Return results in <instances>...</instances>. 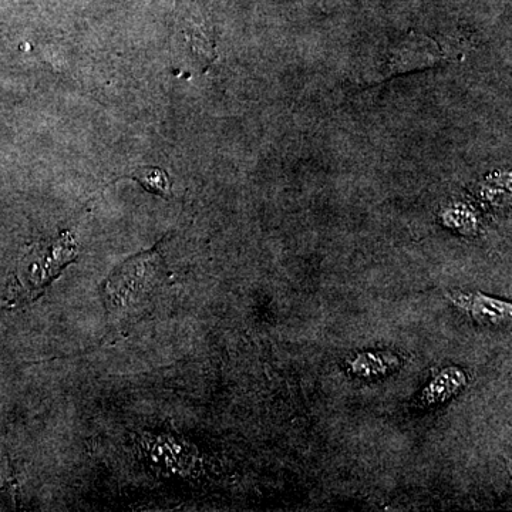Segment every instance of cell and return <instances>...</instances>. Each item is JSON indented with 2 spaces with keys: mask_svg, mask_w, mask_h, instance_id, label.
I'll list each match as a JSON object with an SVG mask.
<instances>
[{
  "mask_svg": "<svg viewBox=\"0 0 512 512\" xmlns=\"http://www.w3.org/2000/svg\"><path fill=\"white\" fill-rule=\"evenodd\" d=\"M163 285V269L156 252L138 255L120 266L104 282L107 309L119 318L136 315Z\"/></svg>",
  "mask_w": 512,
  "mask_h": 512,
  "instance_id": "obj_1",
  "label": "cell"
},
{
  "mask_svg": "<svg viewBox=\"0 0 512 512\" xmlns=\"http://www.w3.org/2000/svg\"><path fill=\"white\" fill-rule=\"evenodd\" d=\"M447 298L457 308L470 313L474 319L487 326L503 325L511 318V303L480 292H451Z\"/></svg>",
  "mask_w": 512,
  "mask_h": 512,
  "instance_id": "obj_3",
  "label": "cell"
},
{
  "mask_svg": "<svg viewBox=\"0 0 512 512\" xmlns=\"http://www.w3.org/2000/svg\"><path fill=\"white\" fill-rule=\"evenodd\" d=\"M397 366V357L392 353H365L355 357L350 369L359 376H377L390 372Z\"/></svg>",
  "mask_w": 512,
  "mask_h": 512,
  "instance_id": "obj_5",
  "label": "cell"
},
{
  "mask_svg": "<svg viewBox=\"0 0 512 512\" xmlns=\"http://www.w3.org/2000/svg\"><path fill=\"white\" fill-rule=\"evenodd\" d=\"M134 181H137L141 187L146 188L151 194L160 195V197H170L171 183L165 171L156 167L138 168L130 174Z\"/></svg>",
  "mask_w": 512,
  "mask_h": 512,
  "instance_id": "obj_6",
  "label": "cell"
},
{
  "mask_svg": "<svg viewBox=\"0 0 512 512\" xmlns=\"http://www.w3.org/2000/svg\"><path fill=\"white\" fill-rule=\"evenodd\" d=\"M76 255V244L69 232L30 248L16 269L12 301L30 302L39 298Z\"/></svg>",
  "mask_w": 512,
  "mask_h": 512,
  "instance_id": "obj_2",
  "label": "cell"
},
{
  "mask_svg": "<svg viewBox=\"0 0 512 512\" xmlns=\"http://www.w3.org/2000/svg\"><path fill=\"white\" fill-rule=\"evenodd\" d=\"M467 376L463 370L458 367H447V369L441 370L439 375L431 380L429 386L424 389L421 394V399L426 404H437L446 402L451 399L454 394L463 390L466 386Z\"/></svg>",
  "mask_w": 512,
  "mask_h": 512,
  "instance_id": "obj_4",
  "label": "cell"
}]
</instances>
